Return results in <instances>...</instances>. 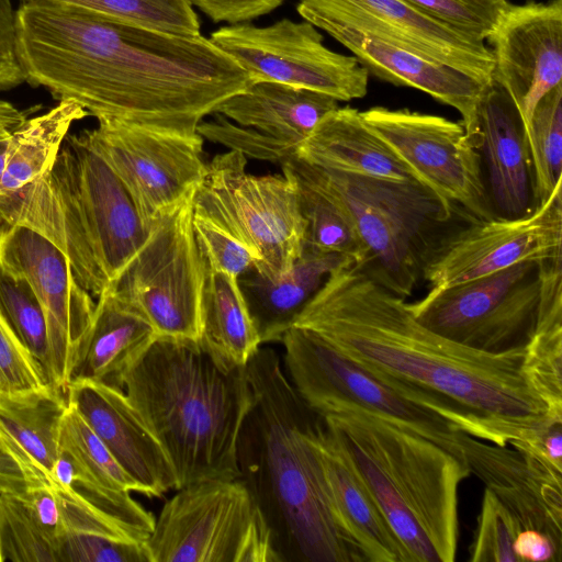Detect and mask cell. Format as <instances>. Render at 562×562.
<instances>
[{
  "label": "cell",
  "mask_w": 562,
  "mask_h": 562,
  "mask_svg": "<svg viewBox=\"0 0 562 562\" xmlns=\"http://www.w3.org/2000/svg\"><path fill=\"white\" fill-rule=\"evenodd\" d=\"M293 326L472 437L535 448L550 426L562 423L528 382L525 348L490 353L450 340L420 324L405 299L353 262L327 277Z\"/></svg>",
  "instance_id": "1"
},
{
  "label": "cell",
  "mask_w": 562,
  "mask_h": 562,
  "mask_svg": "<svg viewBox=\"0 0 562 562\" xmlns=\"http://www.w3.org/2000/svg\"><path fill=\"white\" fill-rule=\"evenodd\" d=\"M18 56L25 82L98 120L196 134L250 83L210 38L114 23L63 5L21 2Z\"/></svg>",
  "instance_id": "2"
},
{
  "label": "cell",
  "mask_w": 562,
  "mask_h": 562,
  "mask_svg": "<svg viewBox=\"0 0 562 562\" xmlns=\"http://www.w3.org/2000/svg\"><path fill=\"white\" fill-rule=\"evenodd\" d=\"M251 404L237 439L239 479L270 531L279 562H363L337 524L315 436L323 416L296 393L273 349L246 364Z\"/></svg>",
  "instance_id": "3"
},
{
  "label": "cell",
  "mask_w": 562,
  "mask_h": 562,
  "mask_svg": "<svg viewBox=\"0 0 562 562\" xmlns=\"http://www.w3.org/2000/svg\"><path fill=\"white\" fill-rule=\"evenodd\" d=\"M121 387L168 457L175 490L239 479L237 439L251 404L246 367L224 371L196 342L158 337Z\"/></svg>",
  "instance_id": "4"
},
{
  "label": "cell",
  "mask_w": 562,
  "mask_h": 562,
  "mask_svg": "<svg viewBox=\"0 0 562 562\" xmlns=\"http://www.w3.org/2000/svg\"><path fill=\"white\" fill-rule=\"evenodd\" d=\"M0 214L7 224L49 240L95 297L117 279L151 227L81 134L68 135L50 170L0 205Z\"/></svg>",
  "instance_id": "5"
},
{
  "label": "cell",
  "mask_w": 562,
  "mask_h": 562,
  "mask_svg": "<svg viewBox=\"0 0 562 562\" xmlns=\"http://www.w3.org/2000/svg\"><path fill=\"white\" fill-rule=\"evenodd\" d=\"M403 547L407 562H452L458 492L471 472L458 458L415 432L357 407L323 415Z\"/></svg>",
  "instance_id": "6"
},
{
  "label": "cell",
  "mask_w": 562,
  "mask_h": 562,
  "mask_svg": "<svg viewBox=\"0 0 562 562\" xmlns=\"http://www.w3.org/2000/svg\"><path fill=\"white\" fill-rule=\"evenodd\" d=\"M281 165L345 213L363 248L359 268L403 299L422 280L430 251L457 224L456 217H464L417 181L344 173L305 162L296 155Z\"/></svg>",
  "instance_id": "7"
},
{
  "label": "cell",
  "mask_w": 562,
  "mask_h": 562,
  "mask_svg": "<svg viewBox=\"0 0 562 562\" xmlns=\"http://www.w3.org/2000/svg\"><path fill=\"white\" fill-rule=\"evenodd\" d=\"M235 150L216 155L192 195L193 212L224 226L256 256L255 269L268 278L291 270L304 249L305 224L296 183L281 175L256 176Z\"/></svg>",
  "instance_id": "8"
},
{
  "label": "cell",
  "mask_w": 562,
  "mask_h": 562,
  "mask_svg": "<svg viewBox=\"0 0 562 562\" xmlns=\"http://www.w3.org/2000/svg\"><path fill=\"white\" fill-rule=\"evenodd\" d=\"M177 491L145 541L150 562H279L240 479L205 480Z\"/></svg>",
  "instance_id": "9"
},
{
  "label": "cell",
  "mask_w": 562,
  "mask_h": 562,
  "mask_svg": "<svg viewBox=\"0 0 562 562\" xmlns=\"http://www.w3.org/2000/svg\"><path fill=\"white\" fill-rule=\"evenodd\" d=\"M281 342L291 384L319 415L340 406L357 407L465 460L460 445L463 431L409 393L344 357L304 328L292 326Z\"/></svg>",
  "instance_id": "10"
},
{
  "label": "cell",
  "mask_w": 562,
  "mask_h": 562,
  "mask_svg": "<svg viewBox=\"0 0 562 562\" xmlns=\"http://www.w3.org/2000/svg\"><path fill=\"white\" fill-rule=\"evenodd\" d=\"M192 195L151 224L109 286L149 322L157 338L198 344L207 263L192 226Z\"/></svg>",
  "instance_id": "11"
},
{
  "label": "cell",
  "mask_w": 562,
  "mask_h": 562,
  "mask_svg": "<svg viewBox=\"0 0 562 562\" xmlns=\"http://www.w3.org/2000/svg\"><path fill=\"white\" fill-rule=\"evenodd\" d=\"M541 265L522 261L501 271L442 289L407 303L432 331L490 353L521 349L538 318Z\"/></svg>",
  "instance_id": "12"
},
{
  "label": "cell",
  "mask_w": 562,
  "mask_h": 562,
  "mask_svg": "<svg viewBox=\"0 0 562 562\" xmlns=\"http://www.w3.org/2000/svg\"><path fill=\"white\" fill-rule=\"evenodd\" d=\"M210 40L248 75L250 83H283L337 101L367 94L369 71L353 55L328 48L318 29L305 20L223 26L212 32Z\"/></svg>",
  "instance_id": "13"
},
{
  "label": "cell",
  "mask_w": 562,
  "mask_h": 562,
  "mask_svg": "<svg viewBox=\"0 0 562 562\" xmlns=\"http://www.w3.org/2000/svg\"><path fill=\"white\" fill-rule=\"evenodd\" d=\"M360 114L419 183L447 200L469 222L496 218L480 153L461 122L384 106Z\"/></svg>",
  "instance_id": "14"
},
{
  "label": "cell",
  "mask_w": 562,
  "mask_h": 562,
  "mask_svg": "<svg viewBox=\"0 0 562 562\" xmlns=\"http://www.w3.org/2000/svg\"><path fill=\"white\" fill-rule=\"evenodd\" d=\"M122 182L148 226L190 196L206 162L203 137L98 120L80 133Z\"/></svg>",
  "instance_id": "15"
},
{
  "label": "cell",
  "mask_w": 562,
  "mask_h": 562,
  "mask_svg": "<svg viewBox=\"0 0 562 562\" xmlns=\"http://www.w3.org/2000/svg\"><path fill=\"white\" fill-rule=\"evenodd\" d=\"M0 267L24 279L36 295L47 328V382L66 394L92 326V295L79 284L63 252L20 224H7L0 232Z\"/></svg>",
  "instance_id": "16"
},
{
  "label": "cell",
  "mask_w": 562,
  "mask_h": 562,
  "mask_svg": "<svg viewBox=\"0 0 562 562\" xmlns=\"http://www.w3.org/2000/svg\"><path fill=\"white\" fill-rule=\"evenodd\" d=\"M562 257L561 186L531 214L456 224L430 251L423 277L442 289L484 277L522 261Z\"/></svg>",
  "instance_id": "17"
},
{
  "label": "cell",
  "mask_w": 562,
  "mask_h": 562,
  "mask_svg": "<svg viewBox=\"0 0 562 562\" xmlns=\"http://www.w3.org/2000/svg\"><path fill=\"white\" fill-rule=\"evenodd\" d=\"M297 13L317 26L333 23L452 67L482 85L493 81L485 42L423 13L403 0H300Z\"/></svg>",
  "instance_id": "18"
},
{
  "label": "cell",
  "mask_w": 562,
  "mask_h": 562,
  "mask_svg": "<svg viewBox=\"0 0 562 562\" xmlns=\"http://www.w3.org/2000/svg\"><path fill=\"white\" fill-rule=\"evenodd\" d=\"M486 41L493 80L515 103L526 134L537 103L562 83V0L510 3Z\"/></svg>",
  "instance_id": "19"
},
{
  "label": "cell",
  "mask_w": 562,
  "mask_h": 562,
  "mask_svg": "<svg viewBox=\"0 0 562 562\" xmlns=\"http://www.w3.org/2000/svg\"><path fill=\"white\" fill-rule=\"evenodd\" d=\"M460 445L470 472L510 512L520 529L540 531L562 550V471L533 452L465 432Z\"/></svg>",
  "instance_id": "20"
},
{
  "label": "cell",
  "mask_w": 562,
  "mask_h": 562,
  "mask_svg": "<svg viewBox=\"0 0 562 562\" xmlns=\"http://www.w3.org/2000/svg\"><path fill=\"white\" fill-rule=\"evenodd\" d=\"M66 396L136 482L138 493L158 497L176 488V475L168 457L123 389L75 378L67 387Z\"/></svg>",
  "instance_id": "21"
},
{
  "label": "cell",
  "mask_w": 562,
  "mask_h": 562,
  "mask_svg": "<svg viewBox=\"0 0 562 562\" xmlns=\"http://www.w3.org/2000/svg\"><path fill=\"white\" fill-rule=\"evenodd\" d=\"M476 148L496 218H519L535 210L531 159L520 114L508 93L494 80L477 108Z\"/></svg>",
  "instance_id": "22"
},
{
  "label": "cell",
  "mask_w": 562,
  "mask_h": 562,
  "mask_svg": "<svg viewBox=\"0 0 562 562\" xmlns=\"http://www.w3.org/2000/svg\"><path fill=\"white\" fill-rule=\"evenodd\" d=\"M326 32L349 49L372 75L395 86L420 90L457 110L462 125L476 147L477 108L487 85L443 64L369 37L353 29L321 23Z\"/></svg>",
  "instance_id": "23"
},
{
  "label": "cell",
  "mask_w": 562,
  "mask_h": 562,
  "mask_svg": "<svg viewBox=\"0 0 562 562\" xmlns=\"http://www.w3.org/2000/svg\"><path fill=\"white\" fill-rule=\"evenodd\" d=\"M315 449L331 512L363 562H407L347 449L324 417L315 436Z\"/></svg>",
  "instance_id": "24"
},
{
  "label": "cell",
  "mask_w": 562,
  "mask_h": 562,
  "mask_svg": "<svg viewBox=\"0 0 562 562\" xmlns=\"http://www.w3.org/2000/svg\"><path fill=\"white\" fill-rule=\"evenodd\" d=\"M296 157L344 173L398 182L417 181L409 168L363 121L360 111L350 106H338L325 115L297 146Z\"/></svg>",
  "instance_id": "25"
},
{
  "label": "cell",
  "mask_w": 562,
  "mask_h": 562,
  "mask_svg": "<svg viewBox=\"0 0 562 562\" xmlns=\"http://www.w3.org/2000/svg\"><path fill=\"white\" fill-rule=\"evenodd\" d=\"M348 262L355 261L339 254H318L303 249L291 270L278 278H268L254 266L238 277L239 288L261 344L281 341L327 277Z\"/></svg>",
  "instance_id": "26"
},
{
  "label": "cell",
  "mask_w": 562,
  "mask_h": 562,
  "mask_svg": "<svg viewBox=\"0 0 562 562\" xmlns=\"http://www.w3.org/2000/svg\"><path fill=\"white\" fill-rule=\"evenodd\" d=\"M59 453L72 464L74 486L89 499L124 517L154 526L155 516L131 496L132 491L139 492L136 482L69 401L60 424Z\"/></svg>",
  "instance_id": "27"
},
{
  "label": "cell",
  "mask_w": 562,
  "mask_h": 562,
  "mask_svg": "<svg viewBox=\"0 0 562 562\" xmlns=\"http://www.w3.org/2000/svg\"><path fill=\"white\" fill-rule=\"evenodd\" d=\"M337 108L338 101L328 94L259 81L224 100L214 113L299 146Z\"/></svg>",
  "instance_id": "28"
},
{
  "label": "cell",
  "mask_w": 562,
  "mask_h": 562,
  "mask_svg": "<svg viewBox=\"0 0 562 562\" xmlns=\"http://www.w3.org/2000/svg\"><path fill=\"white\" fill-rule=\"evenodd\" d=\"M156 338L149 322L108 286L97 297L92 326L72 379L86 378L121 387L124 372Z\"/></svg>",
  "instance_id": "29"
},
{
  "label": "cell",
  "mask_w": 562,
  "mask_h": 562,
  "mask_svg": "<svg viewBox=\"0 0 562 562\" xmlns=\"http://www.w3.org/2000/svg\"><path fill=\"white\" fill-rule=\"evenodd\" d=\"M198 345L224 371L246 367L261 345L238 278L209 267Z\"/></svg>",
  "instance_id": "30"
},
{
  "label": "cell",
  "mask_w": 562,
  "mask_h": 562,
  "mask_svg": "<svg viewBox=\"0 0 562 562\" xmlns=\"http://www.w3.org/2000/svg\"><path fill=\"white\" fill-rule=\"evenodd\" d=\"M88 115L76 102L61 100L13 132L0 176V205L50 170L74 123Z\"/></svg>",
  "instance_id": "31"
},
{
  "label": "cell",
  "mask_w": 562,
  "mask_h": 562,
  "mask_svg": "<svg viewBox=\"0 0 562 562\" xmlns=\"http://www.w3.org/2000/svg\"><path fill=\"white\" fill-rule=\"evenodd\" d=\"M67 405L66 394L49 384L1 394L0 426L50 471L59 458V430Z\"/></svg>",
  "instance_id": "32"
},
{
  "label": "cell",
  "mask_w": 562,
  "mask_h": 562,
  "mask_svg": "<svg viewBox=\"0 0 562 562\" xmlns=\"http://www.w3.org/2000/svg\"><path fill=\"white\" fill-rule=\"evenodd\" d=\"M63 5L105 21L147 30L196 36L201 23L189 0H20Z\"/></svg>",
  "instance_id": "33"
},
{
  "label": "cell",
  "mask_w": 562,
  "mask_h": 562,
  "mask_svg": "<svg viewBox=\"0 0 562 562\" xmlns=\"http://www.w3.org/2000/svg\"><path fill=\"white\" fill-rule=\"evenodd\" d=\"M524 371L528 382L551 413L562 419V300L540 302L537 325L525 347Z\"/></svg>",
  "instance_id": "34"
},
{
  "label": "cell",
  "mask_w": 562,
  "mask_h": 562,
  "mask_svg": "<svg viewBox=\"0 0 562 562\" xmlns=\"http://www.w3.org/2000/svg\"><path fill=\"white\" fill-rule=\"evenodd\" d=\"M525 137L531 159L537 209L562 182V83L537 103Z\"/></svg>",
  "instance_id": "35"
},
{
  "label": "cell",
  "mask_w": 562,
  "mask_h": 562,
  "mask_svg": "<svg viewBox=\"0 0 562 562\" xmlns=\"http://www.w3.org/2000/svg\"><path fill=\"white\" fill-rule=\"evenodd\" d=\"M296 183L300 211L305 224L304 249L318 254H339L361 266L362 245L345 213L325 194L297 177L284 165Z\"/></svg>",
  "instance_id": "36"
},
{
  "label": "cell",
  "mask_w": 562,
  "mask_h": 562,
  "mask_svg": "<svg viewBox=\"0 0 562 562\" xmlns=\"http://www.w3.org/2000/svg\"><path fill=\"white\" fill-rule=\"evenodd\" d=\"M0 308L19 337L41 363L48 364L46 321L30 284L0 267ZM47 379V378H46Z\"/></svg>",
  "instance_id": "37"
},
{
  "label": "cell",
  "mask_w": 562,
  "mask_h": 562,
  "mask_svg": "<svg viewBox=\"0 0 562 562\" xmlns=\"http://www.w3.org/2000/svg\"><path fill=\"white\" fill-rule=\"evenodd\" d=\"M0 552L2 561L59 562L58 544L20 502L4 493H0Z\"/></svg>",
  "instance_id": "38"
},
{
  "label": "cell",
  "mask_w": 562,
  "mask_h": 562,
  "mask_svg": "<svg viewBox=\"0 0 562 562\" xmlns=\"http://www.w3.org/2000/svg\"><path fill=\"white\" fill-rule=\"evenodd\" d=\"M520 527L510 512L484 490L476 529L469 549L471 562H518L514 542Z\"/></svg>",
  "instance_id": "39"
},
{
  "label": "cell",
  "mask_w": 562,
  "mask_h": 562,
  "mask_svg": "<svg viewBox=\"0 0 562 562\" xmlns=\"http://www.w3.org/2000/svg\"><path fill=\"white\" fill-rule=\"evenodd\" d=\"M423 13L485 42L510 5L508 0H403Z\"/></svg>",
  "instance_id": "40"
},
{
  "label": "cell",
  "mask_w": 562,
  "mask_h": 562,
  "mask_svg": "<svg viewBox=\"0 0 562 562\" xmlns=\"http://www.w3.org/2000/svg\"><path fill=\"white\" fill-rule=\"evenodd\" d=\"M211 121H202L196 132L211 142L222 144L255 159L266 160L274 164H283L296 155L297 146L270 135H267L252 127L238 125L225 116L213 113Z\"/></svg>",
  "instance_id": "41"
},
{
  "label": "cell",
  "mask_w": 562,
  "mask_h": 562,
  "mask_svg": "<svg viewBox=\"0 0 562 562\" xmlns=\"http://www.w3.org/2000/svg\"><path fill=\"white\" fill-rule=\"evenodd\" d=\"M192 226L210 269L238 278L257 263L254 252L213 218L192 210Z\"/></svg>",
  "instance_id": "42"
},
{
  "label": "cell",
  "mask_w": 562,
  "mask_h": 562,
  "mask_svg": "<svg viewBox=\"0 0 562 562\" xmlns=\"http://www.w3.org/2000/svg\"><path fill=\"white\" fill-rule=\"evenodd\" d=\"M48 385L41 363L0 308V395Z\"/></svg>",
  "instance_id": "43"
},
{
  "label": "cell",
  "mask_w": 562,
  "mask_h": 562,
  "mask_svg": "<svg viewBox=\"0 0 562 562\" xmlns=\"http://www.w3.org/2000/svg\"><path fill=\"white\" fill-rule=\"evenodd\" d=\"M25 82L18 56L16 10L12 0H0V92Z\"/></svg>",
  "instance_id": "44"
},
{
  "label": "cell",
  "mask_w": 562,
  "mask_h": 562,
  "mask_svg": "<svg viewBox=\"0 0 562 562\" xmlns=\"http://www.w3.org/2000/svg\"><path fill=\"white\" fill-rule=\"evenodd\" d=\"M189 2L215 23L226 22L235 25L248 23L272 12L284 0H189Z\"/></svg>",
  "instance_id": "45"
},
{
  "label": "cell",
  "mask_w": 562,
  "mask_h": 562,
  "mask_svg": "<svg viewBox=\"0 0 562 562\" xmlns=\"http://www.w3.org/2000/svg\"><path fill=\"white\" fill-rule=\"evenodd\" d=\"M518 562H560L561 550L542 532L533 529L520 530L514 542Z\"/></svg>",
  "instance_id": "46"
},
{
  "label": "cell",
  "mask_w": 562,
  "mask_h": 562,
  "mask_svg": "<svg viewBox=\"0 0 562 562\" xmlns=\"http://www.w3.org/2000/svg\"><path fill=\"white\" fill-rule=\"evenodd\" d=\"M27 117V111H22L11 102L0 99V176L11 135Z\"/></svg>",
  "instance_id": "47"
},
{
  "label": "cell",
  "mask_w": 562,
  "mask_h": 562,
  "mask_svg": "<svg viewBox=\"0 0 562 562\" xmlns=\"http://www.w3.org/2000/svg\"><path fill=\"white\" fill-rule=\"evenodd\" d=\"M538 454L550 465L562 471V423H555L542 435Z\"/></svg>",
  "instance_id": "48"
},
{
  "label": "cell",
  "mask_w": 562,
  "mask_h": 562,
  "mask_svg": "<svg viewBox=\"0 0 562 562\" xmlns=\"http://www.w3.org/2000/svg\"><path fill=\"white\" fill-rule=\"evenodd\" d=\"M7 225L5 221L2 218L1 214H0V232L2 231V228Z\"/></svg>",
  "instance_id": "49"
},
{
  "label": "cell",
  "mask_w": 562,
  "mask_h": 562,
  "mask_svg": "<svg viewBox=\"0 0 562 562\" xmlns=\"http://www.w3.org/2000/svg\"><path fill=\"white\" fill-rule=\"evenodd\" d=\"M0 562H2V560H1V552H0Z\"/></svg>",
  "instance_id": "50"
}]
</instances>
